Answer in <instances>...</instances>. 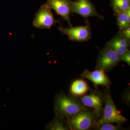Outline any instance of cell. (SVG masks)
Wrapping results in <instances>:
<instances>
[{"label":"cell","mask_w":130,"mask_h":130,"mask_svg":"<svg viewBox=\"0 0 130 130\" xmlns=\"http://www.w3.org/2000/svg\"><path fill=\"white\" fill-rule=\"evenodd\" d=\"M55 109L59 115L69 118L85 109L76 100L63 95H59L56 98Z\"/></svg>","instance_id":"1"},{"label":"cell","mask_w":130,"mask_h":130,"mask_svg":"<svg viewBox=\"0 0 130 130\" xmlns=\"http://www.w3.org/2000/svg\"><path fill=\"white\" fill-rule=\"evenodd\" d=\"M105 106L103 117L97 123L99 126L106 123H116L120 124L127 120L116 108L112 99L109 94L105 97Z\"/></svg>","instance_id":"2"},{"label":"cell","mask_w":130,"mask_h":130,"mask_svg":"<svg viewBox=\"0 0 130 130\" xmlns=\"http://www.w3.org/2000/svg\"><path fill=\"white\" fill-rule=\"evenodd\" d=\"M120 61V56L118 54L106 45L98 56L96 69L109 71L118 65Z\"/></svg>","instance_id":"3"},{"label":"cell","mask_w":130,"mask_h":130,"mask_svg":"<svg viewBox=\"0 0 130 130\" xmlns=\"http://www.w3.org/2000/svg\"><path fill=\"white\" fill-rule=\"evenodd\" d=\"M59 22L55 19L51 9L45 3L42 5L36 13L32 24L36 28L49 29Z\"/></svg>","instance_id":"4"},{"label":"cell","mask_w":130,"mask_h":130,"mask_svg":"<svg viewBox=\"0 0 130 130\" xmlns=\"http://www.w3.org/2000/svg\"><path fill=\"white\" fill-rule=\"evenodd\" d=\"M79 14L88 20L90 17H97L103 20L104 16L96 11L95 7L90 0H76L72 1L71 13Z\"/></svg>","instance_id":"5"},{"label":"cell","mask_w":130,"mask_h":130,"mask_svg":"<svg viewBox=\"0 0 130 130\" xmlns=\"http://www.w3.org/2000/svg\"><path fill=\"white\" fill-rule=\"evenodd\" d=\"M59 30L63 35H67L71 41L83 42L87 41L91 38L90 24L82 26L70 27L68 28L60 27Z\"/></svg>","instance_id":"6"},{"label":"cell","mask_w":130,"mask_h":130,"mask_svg":"<svg viewBox=\"0 0 130 130\" xmlns=\"http://www.w3.org/2000/svg\"><path fill=\"white\" fill-rule=\"evenodd\" d=\"M93 121V114L84 109L70 117L68 124L71 129L86 130L91 127Z\"/></svg>","instance_id":"7"},{"label":"cell","mask_w":130,"mask_h":130,"mask_svg":"<svg viewBox=\"0 0 130 130\" xmlns=\"http://www.w3.org/2000/svg\"><path fill=\"white\" fill-rule=\"evenodd\" d=\"M72 0H47L46 4L58 15L67 21L70 27L72 26L70 20L71 13Z\"/></svg>","instance_id":"8"},{"label":"cell","mask_w":130,"mask_h":130,"mask_svg":"<svg viewBox=\"0 0 130 130\" xmlns=\"http://www.w3.org/2000/svg\"><path fill=\"white\" fill-rule=\"evenodd\" d=\"M81 76L88 79L95 86L102 85L108 88L111 84L109 78L105 74V70L103 69H96L93 71L85 70Z\"/></svg>","instance_id":"9"},{"label":"cell","mask_w":130,"mask_h":130,"mask_svg":"<svg viewBox=\"0 0 130 130\" xmlns=\"http://www.w3.org/2000/svg\"><path fill=\"white\" fill-rule=\"evenodd\" d=\"M130 42L118 32L108 42L106 45L112 49L120 56L129 50Z\"/></svg>","instance_id":"10"},{"label":"cell","mask_w":130,"mask_h":130,"mask_svg":"<svg viewBox=\"0 0 130 130\" xmlns=\"http://www.w3.org/2000/svg\"><path fill=\"white\" fill-rule=\"evenodd\" d=\"M81 101L84 106L92 108L98 116L100 115L102 109V101L100 95L93 93L85 96Z\"/></svg>","instance_id":"11"},{"label":"cell","mask_w":130,"mask_h":130,"mask_svg":"<svg viewBox=\"0 0 130 130\" xmlns=\"http://www.w3.org/2000/svg\"><path fill=\"white\" fill-rule=\"evenodd\" d=\"M89 89L86 81L82 79H77L71 84L70 91L75 96H81L86 94Z\"/></svg>","instance_id":"12"},{"label":"cell","mask_w":130,"mask_h":130,"mask_svg":"<svg viewBox=\"0 0 130 130\" xmlns=\"http://www.w3.org/2000/svg\"><path fill=\"white\" fill-rule=\"evenodd\" d=\"M114 15H117L130 9V0H110Z\"/></svg>","instance_id":"13"},{"label":"cell","mask_w":130,"mask_h":130,"mask_svg":"<svg viewBox=\"0 0 130 130\" xmlns=\"http://www.w3.org/2000/svg\"><path fill=\"white\" fill-rule=\"evenodd\" d=\"M117 25L119 31L124 29L130 26V20L128 19L126 11L121 13L116 16Z\"/></svg>","instance_id":"14"},{"label":"cell","mask_w":130,"mask_h":130,"mask_svg":"<svg viewBox=\"0 0 130 130\" xmlns=\"http://www.w3.org/2000/svg\"><path fill=\"white\" fill-rule=\"evenodd\" d=\"M50 128L52 130L67 129V128L63 125L62 122L59 120H55L52 124Z\"/></svg>","instance_id":"15"},{"label":"cell","mask_w":130,"mask_h":130,"mask_svg":"<svg viewBox=\"0 0 130 130\" xmlns=\"http://www.w3.org/2000/svg\"><path fill=\"white\" fill-rule=\"evenodd\" d=\"M98 129L100 130H117L120 128L119 126L113 125L109 123H106L101 125Z\"/></svg>","instance_id":"16"},{"label":"cell","mask_w":130,"mask_h":130,"mask_svg":"<svg viewBox=\"0 0 130 130\" xmlns=\"http://www.w3.org/2000/svg\"><path fill=\"white\" fill-rule=\"evenodd\" d=\"M120 60H123L126 62L129 66L130 65V51L129 50L124 53L120 56Z\"/></svg>","instance_id":"17"},{"label":"cell","mask_w":130,"mask_h":130,"mask_svg":"<svg viewBox=\"0 0 130 130\" xmlns=\"http://www.w3.org/2000/svg\"><path fill=\"white\" fill-rule=\"evenodd\" d=\"M119 32L126 40L130 41V26L124 29L119 31Z\"/></svg>","instance_id":"18"}]
</instances>
